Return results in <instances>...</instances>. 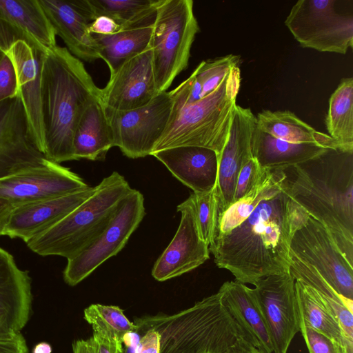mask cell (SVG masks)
<instances>
[{
  "mask_svg": "<svg viewBox=\"0 0 353 353\" xmlns=\"http://www.w3.org/2000/svg\"><path fill=\"white\" fill-rule=\"evenodd\" d=\"M309 214L282 186L260 202L230 231L216 235L209 245L217 267L236 281L254 285L259 279L290 272V246Z\"/></svg>",
  "mask_w": 353,
  "mask_h": 353,
  "instance_id": "cell-1",
  "label": "cell"
},
{
  "mask_svg": "<svg viewBox=\"0 0 353 353\" xmlns=\"http://www.w3.org/2000/svg\"><path fill=\"white\" fill-rule=\"evenodd\" d=\"M282 170L283 191L325 228L353 265V150L328 149Z\"/></svg>",
  "mask_w": 353,
  "mask_h": 353,
  "instance_id": "cell-2",
  "label": "cell"
},
{
  "mask_svg": "<svg viewBox=\"0 0 353 353\" xmlns=\"http://www.w3.org/2000/svg\"><path fill=\"white\" fill-rule=\"evenodd\" d=\"M101 100L97 86L83 62L66 48L48 49L41 77V115L43 154L59 163L74 160L73 135L88 105Z\"/></svg>",
  "mask_w": 353,
  "mask_h": 353,
  "instance_id": "cell-3",
  "label": "cell"
},
{
  "mask_svg": "<svg viewBox=\"0 0 353 353\" xmlns=\"http://www.w3.org/2000/svg\"><path fill=\"white\" fill-rule=\"evenodd\" d=\"M138 332L160 335V353H243L256 350L223 304L219 292L172 315L136 321ZM257 351V350H256Z\"/></svg>",
  "mask_w": 353,
  "mask_h": 353,
  "instance_id": "cell-4",
  "label": "cell"
},
{
  "mask_svg": "<svg viewBox=\"0 0 353 353\" xmlns=\"http://www.w3.org/2000/svg\"><path fill=\"white\" fill-rule=\"evenodd\" d=\"M241 83L233 67L213 92L190 104L172 107L170 121L152 152L178 146L211 149L219 157L227 141Z\"/></svg>",
  "mask_w": 353,
  "mask_h": 353,
  "instance_id": "cell-5",
  "label": "cell"
},
{
  "mask_svg": "<svg viewBox=\"0 0 353 353\" xmlns=\"http://www.w3.org/2000/svg\"><path fill=\"white\" fill-rule=\"evenodd\" d=\"M132 188L123 176L113 172L94 193L50 229L26 242L39 255L70 259L91 243L106 228L120 201Z\"/></svg>",
  "mask_w": 353,
  "mask_h": 353,
  "instance_id": "cell-6",
  "label": "cell"
},
{
  "mask_svg": "<svg viewBox=\"0 0 353 353\" xmlns=\"http://www.w3.org/2000/svg\"><path fill=\"white\" fill-rule=\"evenodd\" d=\"M192 0H161L150 42L159 93L165 92L188 65L192 46L199 31Z\"/></svg>",
  "mask_w": 353,
  "mask_h": 353,
  "instance_id": "cell-7",
  "label": "cell"
},
{
  "mask_svg": "<svg viewBox=\"0 0 353 353\" xmlns=\"http://www.w3.org/2000/svg\"><path fill=\"white\" fill-rule=\"evenodd\" d=\"M340 1H298L285 24L303 48L345 54L353 46V15L340 10Z\"/></svg>",
  "mask_w": 353,
  "mask_h": 353,
  "instance_id": "cell-8",
  "label": "cell"
},
{
  "mask_svg": "<svg viewBox=\"0 0 353 353\" xmlns=\"http://www.w3.org/2000/svg\"><path fill=\"white\" fill-rule=\"evenodd\" d=\"M289 256L290 265L319 275L340 296L353 301V265L318 221L309 216L294 233Z\"/></svg>",
  "mask_w": 353,
  "mask_h": 353,
  "instance_id": "cell-9",
  "label": "cell"
},
{
  "mask_svg": "<svg viewBox=\"0 0 353 353\" xmlns=\"http://www.w3.org/2000/svg\"><path fill=\"white\" fill-rule=\"evenodd\" d=\"M172 107L170 91L160 92L147 105L130 110L103 106L113 146L130 159L151 155L170 121Z\"/></svg>",
  "mask_w": 353,
  "mask_h": 353,
  "instance_id": "cell-10",
  "label": "cell"
},
{
  "mask_svg": "<svg viewBox=\"0 0 353 353\" xmlns=\"http://www.w3.org/2000/svg\"><path fill=\"white\" fill-rule=\"evenodd\" d=\"M145 214L143 196L132 189L120 201L102 232L80 253L68 260L63 274L65 282L70 286L77 285L105 261L117 255Z\"/></svg>",
  "mask_w": 353,
  "mask_h": 353,
  "instance_id": "cell-11",
  "label": "cell"
},
{
  "mask_svg": "<svg viewBox=\"0 0 353 353\" xmlns=\"http://www.w3.org/2000/svg\"><path fill=\"white\" fill-rule=\"evenodd\" d=\"M290 272L259 279L253 292L270 336L274 353H287L298 332L300 318Z\"/></svg>",
  "mask_w": 353,
  "mask_h": 353,
  "instance_id": "cell-12",
  "label": "cell"
},
{
  "mask_svg": "<svg viewBox=\"0 0 353 353\" xmlns=\"http://www.w3.org/2000/svg\"><path fill=\"white\" fill-rule=\"evenodd\" d=\"M49 161L37 147L19 94L0 102V179Z\"/></svg>",
  "mask_w": 353,
  "mask_h": 353,
  "instance_id": "cell-13",
  "label": "cell"
},
{
  "mask_svg": "<svg viewBox=\"0 0 353 353\" xmlns=\"http://www.w3.org/2000/svg\"><path fill=\"white\" fill-rule=\"evenodd\" d=\"M90 186L70 169L52 161L0 179V200L13 207L65 195Z\"/></svg>",
  "mask_w": 353,
  "mask_h": 353,
  "instance_id": "cell-14",
  "label": "cell"
},
{
  "mask_svg": "<svg viewBox=\"0 0 353 353\" xmlns=\"http://www.w3.org/2000/svg\"><path fill=\"white\" fill-rule=\"evenodd\" d=\"M158 94L149 47L110 74L108 82L101 89V101L113 110H130L147 105Z\"/></svg>",
  "mask_w": 353,
  "mask_h": 353,
  "instance_id": "cell-15",
  "label": "cell"
},
{
  "mask_svg": "<svg viewBox=\"0 0 353 353\" xmlns=\"http://www.w3.org/2000/svg\"><path fill=\"white\" fill-rule=\"evenodd\" d=\"M177 211L181 216L176 232L152 270L153 278L158 281L192 271L210 258L209 246L200 235L190 197L178 205Z\"/></svg>",
  "mask_w": 353,
  "mask_h": 353,
  "instance_id": "cell-16",
  "label": "cell"
},
{
  "mask_svg": "<svg viewBox=\"0 0 353 353\" xmlns=\"http://www.w3.org/2000/svg\"><path fill=\"white\" fill-rule=\"evenodd\" d=\"M256 118L250 108L236 105L229 135L219 159L215 190L218 215L233 203L236 183L243 165L252 159V139Z\"/></svg>",
  "mask_w": 353,
  "mask_h": 353,
  "instance_id": "cell-17",
  "label": "cell"
},
{
  "mask_svg": "<svg viewBox=\"0 0 353 353\" xmlns=\"http://www.w3.org/2000/svg\"><path fill=\"white\" fill-rule=\"evenodd\" d=\"M96 186L63 196L44 199L13 208L5 236L26 243L52 228L83 203Z\"/></svg>",
  "mask_w": 353,
  "mask_h": 353,
  "instance_id": "cell-18",
  "label": "cell"
},
{
  "mask_svg": "<svg viewBox=\"0 0 353 353\" xmlns=\"http://www.w3.org/2000/svg\"><path fill=\"white\" fill-rule=\"evenodd\" d=\"M47 50L37 41L30 39L17 41L6 51L14 65L19 94L29 118L37 147L42 153L43 135L41 115V77Z\"/></svg>",
  "mask_w": 353,
  "mask_h": 353,
  "instance_id": "cell-19",
  "label": "cell"
},
{
  "mask_svg": "<svg viewBox=\"0 0 353 353\" xmlns=\"http://www.w3.org/2000/svg\"><path fill=\"white\" fill-rule=\"evenodd\" d=\"M55 34L79 59L92 62L99 59L95 40L88 26L91 21L81 0H39Z\"/></svg>",
  "mask_w": 353,
  "mask_h": 353,
  "instance_id": "cell-20",
  "label": "cell"
},
{
  "mask_svg": "<svg viewBox=\"0 0 353 353\" xmlns=\"http://www.w3.org/2000/svg\"><path fill=\"white\" fill-rule=\"evenodd\" d=\"M172 174L194 193L211 191L216 185L219 156L211 149L199 146H178L151 154Z\"/></svg>",
  "mask_w": 353,
  "mask_h": 353,
  "instance_id": "cell-21",
  "label": "cell"
},
{
  "mask_svg": "<svg viewBox=\"0 0 353 353\" xmlns=\"http://www.w3.org/2000/svg\"><path fill=\"white\" fill-rule=\"evenodd\" d=\"M32 302L31 279L11 254L0 247V317L21 332L28 323Z\"/></svg>",
  "mask_w": 353,
  "mask_h": 353,
  "instance_id": "cell-22",
  "label": "cell"
},
{
  "mask_svg": "<svg viewBox=\"0 0 353 353\" xmlns=\"http://www.w3.org/2000/svg\"><path fill=\"white\" fill-rule=\"evenodd\" d=\"M218 292L223 304L249 336L254 348L259 353H272L268 330L252 288L236 281H226Z\"/></svg>",
  "mask_w": 353,
  "mask_h": 353,
  "instance_id": "cell-23",
  "label": "cell"
},
{
  "mask_svg": "<svg viewBox=\"0 0 353 353\" xmlns=\"http://www.w3.org/2000/svg\"><path fill=\"white\" fill-rule=\"evenodd\" d=\"M74 160L103 161L113 146L110 127L101 100L92 102L83 111L72 140Z\"/></svg>",
  "mask_w": 353,
  "mask_h": 353,
  "instance_id": "cell-24",
  "label": "cell"
},
{
  "mask_svg": "<svg viewBox=\"0 0 353 353\" xmlns=\"http://www.w3.org/2000/svg\"><path fill=\"white\" fill-rule=\"evenodd\" d=\"M154 16L138 23L122 28L110 35L92 34L102 59L112 74L122 63L150 47Z\"/></svg>",
  "mask_w": 353,
  "mask_h": 353,
  "instance_id": "cell-25",
  "label": "cell"
},
{
  "mask_svg": "<svg viewBox=\"0 0 353 353\" xmlns=\"http://www.w3.org/2000/svg\"><path fill=\"white\" fill-rule=\"evenodd\" d=\"M328 148L316 144L294 143L275 138L255 128L252 154L266 170L283 169L314 159Z\"/></svg>",
  "mask_w": 353,
  "mask_h": 353,
  "instance_id": "cell-26",
  "label": "cell"
},
{
  "mask_svg": "<svg viewBox=\"0 0 353 353\" xmlns=\"http://www.w3.org/2000/svg\"><path fill=\"white\" fill-rule=\"evenodd\" d=\"M256 118L258 129L279 139L294 143L316 144L328 149H343L330 136L316 131L289 110H263Z\"/></svg>",
  "mask_w": 353,
  "mask_h": 353,
  "instance_id": "cell-27",
  "label": "cell"
},
{
  "mask_svg": "<svg viewBox=\"0 0 353 353\" xmlns=\"http://www.w3.org/2000/svg\"><path fill=\"white\" fill-rule=\"evenodd\" d=\"M0 19L25 33L46 49L57 46L54 30L39 0H0Z\"/></svg>",
  "mask_w": 353,
  "mask_h": 353,
  "instance_id": "cell-28",
  "label": "cell"
},
{
  "mask_svg": "<svg viewBox=\"0 0 353 353\" xmlns=\"http://www.w3.org/2000/svg\"><path fill=\"white\" fill-rule=\"evenodd\" d=\"M283 177L282 169L267 170L245 196L218 215L214 236L230 231L243 221L261 201L281 187Z\"/></svg>",
  "mask_w": 353,
  "mask_h": 353,
  "instance_id": "cell-29",
  "label": "cell"
},
{
  "mask_svg": "<svg viewBox=\"0 0 353 353\" xmlns=\"http://www.w3.org/2000/svg\"><path fill=\"white\" fill-rule=\"evenodd\" d=\"M294 289L299 316L310 326L332 339L342 347L353 350V342L345 337L337 319L311 288L295 280Z\"/></svg>",
  "mask_w": 353,
  "mask_h": 353,
  "instance_id": "cell-30",
  "label": "cell"
},
{
  "mask_svg": "<svg viewBox=\"0 0 353 353\" xmlns=\"http://www.w3.org/2000/svg\"><path fill=\"white\" fill-rule=\"evenodd\" d=\"M325 124L342 148L353 150V78L343 79L329 100Z\"/></svg>",
  "mask_w": 353,
  "mask_h": 353,
  "instance_id": "cell-31",
  "label": "cell"
},
{
  "mask_svg": "<svg viewBox=\"0 0 353 353\" xmlns=\"http://www.w3.org/2000/svg\"><path fill=\"white\" fill-rule=\"evenodd\" d=\"M91 22L99 16L114 20L122 28L155 15L161 0H81Z\"/></svg>",
  "mask_w": 353,
  "mask_h": 353,
  "instance_id": "cell-32",
  "label": "cell"
},
{
  "mask_svg": "<svg viewBox=\"0 0 353 353\" xmlns=\"http://www.w3.org/2000/svg\"><path fill=\"white\" fill-rule=\"evenodd\" d=\"M84 319L91 325L93 334L112 342L121 343L125 334L138 331L137 325L115 305L92 304L85 309Z\"/></svg>",
  "mask_w": 353,
  "mask_h": 353,
  "instance_id": "cell-33",
  "label": "cell"
},
{
  "mask_svg": "<svg viewBox=\"0 0 353 353\" xmlns=\"http://www.w3.org/2000/svg\"><path fill=\"white\" fill-rule=\"evenodd\" d=\"M189 197L192 202L201 239L209 246L214 237L218 218V198L215 187L207 192H193Z\"/></svg>",
  "mask_w": 353,
  "mask_h": 353,
  "instance_id": "cell-34",
  "label": "cell"
},
{
  "mask_svg": "<svg viewBox=\"0 0 353 353\" xmlns=\"http://www.w3.org/2000/svg\"><path fill=\"white\" fill-rule=\"evenodd\" d=\"M239 61V55L228 54L201 62L193 73L201 85L202 98L216 89L225 75L233 67L238 65Z\"/></svg>",
  "mask_w": 353,
  "mask_h": 353,
  "instance_id": "cell-35",
  "label": "cell"
},
{
  "mask_svg": "<svg viewBox=\"0 0 353 353\" xmlns=\"http://www.w3.org/2000/svg\"><path fill=\"white\" fill-rule=\"evenodd\" d=\"M299 318L300 332L310 353H343L342 347L337 342Z\"/></svg>",
  "mask_w": 353,
  "mask_h": 353,
  "instance_id": "cell-36",
  "label": "cell"
},
{
  "mask_svg": "<svg viewBox=\"0 0 353 353\" xmlns=\"http://www.w3.org/2000/svg\"><path fill=\"white\" fill-rule=\"evenodd\" d=\"M252 157L241 169L234 190L233 203L245 196L260 181L266 172Z\"/></svg>",
  "mask_w": 353,
  "mask_h": 353,
  "instance_id": "cell-37",
  "label": "cell"
},
{
  "mask_svg": "<svg viewBox=\"0 0 353 353\" xmlns=\"http://www.w3.org/2000/svg\"><path fill=\"white\" fill-rule=\"evenodd\" d=\"M19 94L18 81L14 65L5 52L0 57V102Z\"/></svg>",
  "mask_w": 353,
  "mask_h": 353,
  "instance_id": "cell-38",
  "label": "cell"
},
{
  "mask_svg": "<svg viewBox=\"0 0 353 353\" xmlns=\"http://www.w3.org/2000/svg\"><path fill=\"white\" fill-rule=\"evenodd\" d=\"M88 29L92 34L110 35L121 27L114 20L106 16H99L89 23Z\"/></svg>",
  "mask_w": 353,
  "mask_h": 353,
  "instance_id": "cell-39",
  "label": "cell"
},
{
  "mask_svg": "<svg viewBox=\"0 0 353 353\" xmlns=\"http://www.w3.org/2000/svg\"><path fill=\"white\" fill-rule=\"evenodd\" d=\"M137 353H160V335L154 329L150 328L141 332Z\"/></svg>",
  "mask_w": 353,
  "mask_h": 353,
  "instance_id": "cell-40",
  "label": "cell"
},
{
  "mask_svg": "<svg viewBox=\"0 0 353 353\" xmlns=\"http://www.w3.org/2000/svg\"><path fill=\"white\" fill-rule=\"evenodd\" d=\"M0 353H29L21 333L13 339L0 341Z\"/></svg>",
  "mask_w": 353,
  "mask_h": 353,
  "instance_id": "cell-41",
  "label": "cell"
},
{
  "mask_svg": "<svg viewBox=\"0 0 353 353\" xmlns=\"http://www.w3.org/2000/svg\"><path fill=\"white\" fill-rule=\"evenodd\" d=\"M94 353H119L121 343L112 342L95 334L90 338Z\"/></svg>",
  "mask_w": 353,
  "mask_h": 353,
  "instance_id": "cell-42",
  "label": "cell"
},
{
  "mask_svg": "<svg viewBox=\"0 0 353 353\" xmlns=\"http://www.w3.org/2000/svg\"><path fill=\"white\" fill-rule=\"evenodd\" d=\"M141 336L137 332L125 334L122 339L119 353H137Z\"/></svg>",
  "mask_w": 353,
  "mask_h": 353,
  "instance_id": "cell-43",
  "label": "cell"
},
{
  "mask_svg": "<svg viewBox=\"0 0 353 353\" xmlns=\"http://www.w3.org/2000/svg\"><path fill=\"white\" fill-rule=\"evenodd\" d=\"M13 208L10 203L0 200V236H5L6 227Z\"/></svg>",
  "mask_w": 353,
  "mask_h": 353,
  "instance_id": "cell-44",
  "label": "cell"
},
{
  "mask_svg": "<svg viewBox=\"0 0 353 353\" xmlns=\"http://www.w3.org/2000/svg\"><path fill=\"white\" fill-rule=\"evenodd\" d=\"M20 333L15 331L4 319L0 317V341L13 339Z\"/></svg>",
  "mask_w": 353,
  "mask_h": 353,
  "instance_id": "cell-45",
  "label": "cell"
},
{
  "mask_svg": "<svg viewBox=\"0 0 353 353\" xmlns=\"http://www.w3.org/2000/svg\"><path fill=\"white\" fill-rule=\"evenodd\" d=\"M73 353H94L91 339L77 340L72 344Z\"/></svg>",
  "mask_w": 353,
  "mask_h": 353,
  "instance_id": "cell-46",
  "label": "cell"
},
{
  "mask_svg": "<svg viewBox=\"0 0 353 353\" xmlns=\"http://www.w3.org/2000/svg\"><path fill=\"white\" fill-rule=\"evenodd\" d=\"M52 347L47 342L37 343L33 348L32 353H52Z\"/></svg>",
  "mask_w": 353,
  "mask_h": 353,
  "instance_id": "cell-47",
  "label": "cell"
},
{
  "mask_svg": "<svg viewBox=\"0 0 353 353\" xmlns=\"http://www.w3.org/2000/svg\"><path fill=\"white\" fill-rule=\"evenodd\" d=\"M343 353H353V350H347L345 347H342Z\"/></svg>",
  "mask_w": 353,
  "mask_h": 353,
  "instance_id": "cell-48",
  "label": "cell"
},
{
  "mask_svg": "<svg viewBox=\"0 0 353 353\" xmlns=\"http://www.w3.org/2000/svg\"><path fill=\"white\" fill-rule=\"evenodd\" d=\"M259 352L258 351L256 350H254V351H251V352H243V353H257Z\"/></svg>",
  "mask_w": 353,
  "mask_h": 353,
  "instance_id": "cell-49",
  "label": "cell"
},
{
  "mask_svg": "<svg viewBox=\"0 0 353 353\" xmlns=\"http://www.w3.org/2000/svg\"><path fill=\"white\" fill-rule=\"evenodd\" d=\"M3 52H3V51H1V50H0V57L2 55V54H3Z\"/></svg>",
  "mask_w": 353,
  "mask_h": 353,
  "instance_id": "cell-50",
  "label": "cell"
},
{
  "mask_svg": "<svg viewBox=\"0 0 353 353\" xmlns=\"http://www.w3.org/2000/svg\"><path fill=\"white\" fill-rule=\"evenodd\" d=\"M257 353H259V352H257Z\"/></svg>",
  "mask_w": 353,
  "mask_h": 353,
  "instance_id": "cell-51",
  "label": "cell"
}]
</instances>
